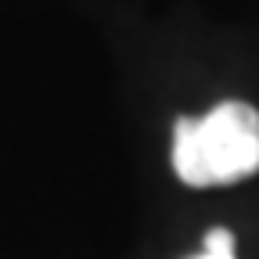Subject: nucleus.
<instances>
[{
    "instance_id": "1",
    "label": "nucleus",
    "mask_w": 259,
    "mask_h": 259,
    "mask_svg": "<svg viewBox=\"0 0 259 259\" xmlns=\"http://www.w3.org/2000/svg\"><path fill=\"white\" fill-rule=\"evenodd\" d=\"M173 169L187 187H223L255 177L259 112L245 101H220L198 119H177Z\"/></svg>"
},
{
    "instance_id": "2",
    "label": "nucleus",
    "mask_w": 259,
    "mask_h": 259,
    "mask_svg": "<svg viewBox=\"0 0 259 259\" xmlns=\"http://www.w3.org/2000/svg\"><path fill=\"white\" fill-rule=\"evenodd\" d=\"M234 248H238V241L227 227H212L202 241V252H216V255H234Z\"/></svg>"
},
{
    "instance_id": "3",
    "label": "nucleus",
    "mask_w": 259,
    "mask_h": 259,
    "mask_svg": "<svg viewBox=\"0 0 259 259\" xmlns=\"http://www.w3.org/2000/svg\"><path fill=\"white\" fill-rule=\"evenodd\" d=\"M191 259H238V255H216V252H198V255H191Z\"/></svg>"
}]
</instances>
